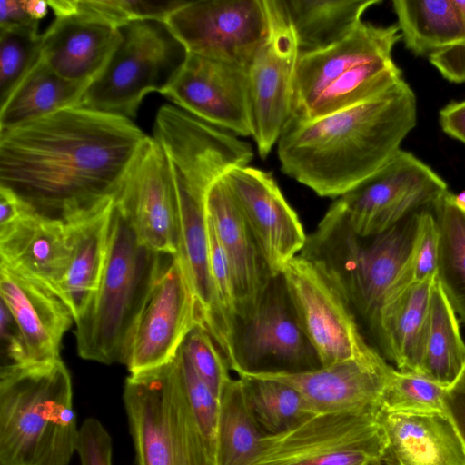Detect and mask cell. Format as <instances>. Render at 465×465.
I'll list each match as a JSON object with an SVG mask.
<instances>
[{
  "label": "cell",
  "instance_id": "36",
  "mask_svg": "<svg viewBox=\"0 0 465 465\" xmlns=\"http://www.w3.org/2000/svg\"><path fill=\"white\" fill-rule=\"evenodd\" d=\"M38 21L0 27V104L41 57Z\"/></svg>",
  "mask_w": 465,
  "mask_h": 465
},
{
  "label": "cell",
  "instance_id": "49",
  "mask_svg": "<svg viewBox=\"0 0 465 465\" xmlns=\"http://www.w3.org/2000/svg\"><path fill=\"white\" fill-rule=\"evenodd\" d=\"M27 15L35 21L42 19L47 13V1L22 0Z\"/></svg>",
  "mask_w": 465,
  "mask_h": 465
},
{
  "label": "cell",
  "instance_id": "23",
  "mask_svg": "<svg viewBox=\"0 0 465 465\" xmlns=\"http://www.w3.org/2000/svg\"><path fill=\"white\" fill-rule=\"evenodd\" d=\"M0 265L58 296L71 255L66 224L60 219L27 213L0 229Z\"/></svg>",
  "mask_w": 465,
  "mask_h": 465
},
{
  "label": "cell",
  "instance_id": "30",
  "mask_svg": "<svg viewBox=\"0 0 465 465\" xmlns=\"http://www.w3.org/2000/svg\"><path fill=\"white\" fill-rule=\"evenodd\" d=\"M406 47L428 58L465 40V16L456 0H394Z\"/></svg>",
  "mask_w": 465,
  "mask_h": 465
},
{
  "label": "cell",
  "instance_id": "33",
  "mask_svg": "<svg viewBox=\"0 0 465 465\" xmlns=\"http://www.w3.org/2000/svg\"><path fill=\"white\" fill-rule=\"evenodd\" d=\"M402 80L401 70L392 56L361 64L334 81L295 119H312L361 104Z\"/></svg>",
  "mask_w": 465,
  "mask_h": 465
},
{
  "label": "cell",
  "instance_id": "19",
  "mask_svg": "<svg viewBox=\"0 0 465 465\" xmlns=\"http://www.w3.org/2000/svg\"><path fill=\"white\" fill-rule=\"evenodd\" d=\"M273 277L303 249L307 235L273 176L250 165L223 176Z\"/></svg>",
  "mask_w": 465,
  "mask_h": 465
},
{
  "label": "cell",
  "instance_id": "50",
  "mask_svg": "<svg viewBox=\"0 0 465 465\" xmlns=\"http://www.w3.org/2000/svg\"><path fill=\"white\" fill-rule=\"evenodd\" d=\"M453 203L460 211L465 213V191L453 194Z\"/></svg>",
  "mask_w": 465,
  "mask_h": 465
},
{
  "label": "cell",
  "instance_id": "48",
  "mask_svg": "<svg viewBox=\"0 0 465 465\" xmlns=\"http://www.w3.org/2000/svg\"><path fill=\"white\" fill-rule=\"evenodd\" d=\"M32 20L27 15L22 0L0 1V27L23 25Z\"/></svg>",
  "mask_w": 465,
  "mask_h": 465
},
{
  "label": "cell",
  "instance_id": "16",
  "mask_svg": "<svg viewBox=\"0 0 465 465\" xmlns=\"http://www.w3.org/2000/svg\"><path fill=\"white\" fill-rule=\"evenodd\" d=\"M114 207L133 228L139 242L152 252L176 256L180 211L168 158L148 137L125 176Z\"/></svg>",
  "mask_w": 465,
  "mask_h": 465
},
{
  "label": "cell",
  "instance_id": "11",
  "mask_svg": "<svg viewBox=\"0 0 465 465\" xmlns=\"http://www.w3.org/2000/svg\"><path fill=\"white\" fill-rule=\"evenodd\" d=\"M268 29L247 67L252 134L265 159L292 114L300 56L293 28L280 0H264Z\"/></svg>",
  "mask_w": 465,
  "mask_h": 465
},
{
  "label": "cell",
  "instance_id": "4",
  "mask_svg": "<svg viewBox=\"0 0 465 465\" xmlns=\"http://www.w3.org/2000/svg\"><path fill=\"white\" fill-rule=\"evenodd\" d=\"M420 213L365 242L335 201L299 254L327 272L367 328L409 260Z\"/></svg>",
  "mask_w": 465,
  "mask_h": 465
},
{
  "label": "cell",
  "instance_id": "8",
  "mask_svg": "<svg viewBox=\"0 0 465 465\" xmlns=\"http://www.w3.org/2000/svg\"><path fill=\"white\" fill-rule=\"evenodd\" d=\"M379 415L312 414L286 430L262 435L249 465H378L388 446Z\"/></svg>",
  "mask_w": 465,
  "mask_h": 465
},
{
  "label": "cell",
  "instance_id": "40",
  "mask_svg": "<svg viewBox=\"0 0 465 465\" xmlns=\"http://www.w3.org/2000/svg\"><path fill=\"white\" fill-rule=\"evenodd\" d=\"M181 349L197 375L220 399L225 385L232 379L230 366L207 330L194 327L185 338Z\"/></svg>",
  "mask_w": 465,
  "mask_h": 465
},
{
  "label": "cell",
  "instance_id": "24",
  "mask_svg": "<svg viewBox=\"0 0 465 465\" xmlns=\"http://www.w3.org/2000/svg\"><path fill=\"white\" fill-rule=\"evenodd\" d=\"M121 41L118 28L79 12L56 16L42 34L41 59L61 77L89 85Z\"/></svg>",
  "mask_w": 465,
  "mask_h": 465
},
{
  "label": "cell",
  "instance_id": "41",
  "mask_svg": "<svg viewBox=\"0 0 465 465\" xmlns=\"http://www.w3.org/2000/svg\"><path fill=\"white\" fill-rule=\"evenodd\" d=\"M187 399L205 439L215 451L219 399L197 375L182 349L176 355Z\"/></svg>",
  "mask_w": 465,
  "mask_h": 465
},
{
  "label": "cell",
  "instance_id": "20",
  "mask_svg": "<svg viewBox=\"0 0 465 465\" xmlns=\"http://www.w3.org/2000/svg\"><path fill=\"white\" fill-rule=\"evenodd\" d=\"M1 302L9 310L18 332V364L60 359L64 335L74 318L54 293L0 265Z\"/></svg>",
  "mask_w": 465,
  "mask_h": 465
},
{
  "label": "cell",
  "instance_id": "26",
  "mask_svg": "<svg viewBox=\"0 0 465 465\" xmlns=\"http://www.w3.org/2000/svg\"><path fill=\"white\" fill-rule=\"evenodd\" d=\"M436 278L413 283L385 301L367 327L380 353L400 371L420 372Z\"/></svg>",
  "mask_w": 465,
  "mask_h": 465
},
{
  "label": "cell",
  "instance_id": "7",
  "mask_svg": "<svg viewBox=\"0 0 465 465\" xmlns=\"http://www.w3.org/2000/svg\"><path fill=\"white\" fill-rule=\"evenodd\" d=\"M121 41L77 106L134 118L143 97L171 84L187 51L165 21L139 20L120 26Z\"/></svg>",
  "mask_w": 465,
  "mask_h": 465
},
{
  "label": "cell",
  "instance_id": "44",
  "mask_svg": "<svg viewBox=\"0 0 465 465\" xmlns=\"http://www.w3.org/2000/svg\"><path fill=\"white\" fill-rule=\"evenodd\" d=\"M465 16V1L456 0ZM441 75L453 83L465 82V40L429 57Z\"/></svg>",
  "mask_w": 465,
  "mask_h": 465
},
{
  "label": "cell",
  "instance_id": "5",
  "mask_svg": "<svg viewBox=\"0 0 465 465\" xmlns=\"http://www.w3.org/2000/svg\"><path fill=\"white\" fill-rule=\"evenodd\" d=\"M172 256L142 245L114 207L107 259L97 292L75 322L78 355L102 364L123 363L134 325Z\"/></svg>",
  "mask_w": 465,
  "mask_h": 465
},
{
  "label": "cell",
  "instance_id": "42",
  "mask_svg": "<svg viewBox=\"0 0 465 465\" xmlns=\"http://www.w3.org/2000/svg\"><path fill=\"white\" fill-rule=\"evenodd\" d=\"M210 266L216 302L233 346L238 322L233 282L223 249L208 217Z\"/></svg>",
  "mask_w": 465,
  "mask_h": 465
},
{
  "label": "cell",
  "instance_id": "28",
  "mask_svg": "<svg viewBox=\"0 0 465 465\" xmlns=\"http://www.w3.org/2000/svg\"><path fill=\"white\" fill-rule=\"evenodd\" d=\"M301 54L328 48L349 36L381 0H280Z\"/></svg>",
  "mask_w": 465,
  "mask_h": 465
},
{
  "label": "cell",
  "instance_id": "38",
  "mask_svg": "<svg viewBox=\"0 0 465 465\" xmlns=\"http://www.w3.org/2000/svg\"><path fill=\"white\" fill-rule=\"evenodd\" d=\"M432 209L421 211L411 253L383 302L413 283L437 277L440 236Z\"/></svg>",
  "mask_w": 465,
  "mask_h": 465
},
{
  "label": "cell",
  "instance_id": "34",
  "mask_svg": "<svg viewBox=\"0 0 465 465\" xmlns=\"http://www.w3.org/2000/svg\"><path fill=\"white\" fill-rule=\"evenodd\" d=\"M439 229L437 279L450 304L465 324V213L447 192L433 206Z\"/></svg>",
  "mask_w": 465,
  "mask_h": 465
},
{
  "label": "cell",
  "instance_id": "1",
  "mask_svg": "<svg viewBox=\"0 0 465 465\" xmlns=\"http://www.w3.org/2000/svg\"><path fill=\"white\" fill-rule=\"evenodd\" d=\"M148 137L131 119L64 108L0 133V188L64 222L114 200Z\"/></svg>",
  "mask_w": 465,
  "mask_h": 465
},
{
  "label": "cell",
  "instance_id": "27",
  "mask_svg": "<svg viewBox=\"0 0 465 465\" xmlns=\"http://www.w3.org/2000/svg\"><path fill=\"white\" fill-rule=\"evenodd\" d=\"M379 419L392 465H465V448L446 413L381 411Z\"/></svg>",
  "mask_w": 465,
  "mask_h": 465
},
{
  "label": "cell",
  "instance_id": "21",
  "mask_svg": "<svg viewBox=\"0 0 465 465\" xmlns=\"http://www.w3.org/2000/svg\"><path fill=\"white\" fill-rule=\"evenodd\" d=\"M206 210L229 265L238 321L246 320L273 275L222 177L209 190Z\"/></svg>",
  "mask_w": 465,
  "mask_h": 465
},
{
  "label": "cell",
  "instance_id": "29",
  "mask_svg": "<svg viewBox=\"0 0 465 465\" xmlns=\"http://www.w3.org/2000/svg\"><path fill=\"white\" fill-rule=\"evenodd\" d=\"M87 86L61 77L40 57L0 104V133L77 106Z\"/></svg>",
  "mask_w": 465,
  "mask_h": 465
},
{
  "label": "cell",
  "instance_id": "15",
  "mask_svg": "<svg viewBox=\"0 0 465 465\" xmlns=\"http://www.w3.org/2000/svg\"><path fill=\"white\" fill-rule=\"evenodd\" d=\"M180 211V242L176 256L197 302L203 326L211 334L229 365L233 346L220 313L210 266V237L206 200L216 181L207 166L184 163L172 170Z\"/></svg>",
  "mask_w": 465,
  "mask_h": 465
},
{
  "label": "cell",
  "instance_id": "13",
  "mask_svg": "<svg viewBox=\"0 0 465 465\" xmlns=\"http://www.w3.org/2000/svg\"><path fill=\"white\" fill-rule=\"evenodd\" d=\"M165 23L188 54L245 69L268 29L264 0L186 1Z\"/></svg>",
  "mask_w": 465,
  "mask_h": 465
},
{
  "label": "cell",
  "instance_id": "10",
  "mask_svg": "<svg viewBox=\"0 0 465 465\" xmlns=\"http://www.w3.org/2000/svg\"><path fill=\"white\" fill-rule=\"evenodd\" d=\"M281 274L322 367L353 358L370 346L348 298L319 263L298 254Z\"/></svg>",
  "mask_w": 465,
  "mask_h": 465
},
{
  "label": "cell",
  "instance_id": "14",
  "mask_svg": "<svg viewBox=\"0 0 465 465\" xmlns=\"http://www.w3.org/2000/svg\"><path fill=\"white\" fill-rule=\"evenodd\" d=\"M202 320L178 256L169 258L156 279L131 334L123 364L130 375L172 362Z\"/></svg>",
  "mask_w": 465,
  "mask_h": 465
},
{
  "label": "cell",
  "instance_id": "3",
  "mask_svg": "<svg viewBox=\"0 0 465 465\" xmlns=\"http://www.w3.org/2000/svg\"><path fill=\"white\" fill-rule=\"evenodd\" d=\"M79 430L61 359L1 366L0 465H69Z\"/></svg>",
  "mask_w": 465,
  "mask_h": 465
},
{
  "label": "cell",
  "instance_id": "6",
  "mask_svg": "<svg viewBox=\"0 0 465 465\" xmlns=\"http://www.w3.org/2000/svg\"><path fill=\"white\" fill-rule=\"evenodd\" d=\"M123 401L136 465H217L189 404L176 358L129 374Z\"/></svg>",
  "mask_w": 465,
  "mask_h": 465
},
{
  "label": "cell",
  "instance_id": "43",
  "mask_svg": "<svg viewBox=\"0 0 465 465\" xmlns=\"http://www.w3.org/2000/svg\"><path fill=\"white\" fill-rule=\"evenodd\" d=\"M112 438L96 418L89 417L80 425L76 454L81 465H112Z\"/></svg>",
  "mask_w": 465,
  "mask_h": 465
},
{
  "label": "cell",
  "instance_id": "35",
  "mask_svg": "<svg viewBox=\"0 0 465 465\" xmlns=\"http://www.w3.org/2000/svg\"><path fill=\"white\" fill-rule=\"evenodd\" d=\"M258 423L276 433L312 415L303 397L292 387L272 380L241 375Z\"/></svg>",
  "mask_w": 465,
  "mask_h": 465
},
{
  "label": "cell",
  "instance_id": "46",
  "mask_svg": "<svg viewBox=\"0 0 465 465\" xmlns=\"http://www.w3.org/2000/svg\"><path fill=\"white\" fill-rule=\"evenodd\" d=\"M439 119L444 133L465 143V100L445 105Z\"/></svg>",
  "mask_w": 465,
  "mask_h": 465
},
{
  "label": "cell",
  "instance_id": "17",
  "mask_svg": "<svg viewBox=\"0 0 465 465\" xmlns=\"http://www.w3.org/2000/svg\"><path fill=\"white\" fill-rule=\"evenodd\" d=\"M394 368L370 345L357 356L335 364L301 371L239 374L284 383L297 391L312 414L345 411L381 412L383 392Z\"/></svg>",
  "mask_w": 465,
  "mask_h": 465
},
{
  "label": "cell",
  "instance_id": "9",
  "mask_svg": "<svg viewBox=\"0 0 465 465\" xmlns=\"http://www.w3.org/2000/svg\"><path fill=\"white\" fill-rule=\"evenodd\" d=\"M446 183L412 153L400 150L377 172L337 198L353 231L371 238L431 208Z\"/></svg>",
  "mask_w": 465,
  "mask_h": 465
},
{
  "label": "cell",
  "instance_id": "18",
  "mask_svg": "<svg viewBox=\"0 0 465 465\" xmlns=\"http://www.w3.org/2000/svg\"><path fill=\"white\" fill-rule=\"evenodd\" d=\"M162 94L177 107L217 128L252 136L247 70L188 54Z\"/></svg>",
  "mask_w": 465,
  "mask_h": 465
},
{
  "label": "cell",
  "instance_id": "12",
  "mask_svg": "<svg viewBox=\"0 0 465 465\" xmlns=\"http://www.w3.org/2000/svg\"><path fill=\"white\" fill-rule=\"evenodd\" d=\"M233 371H301L321 366L291 303L282 274L270 282L253 313L239 320Z\"/></svg>",
  "mask_w": 465,
  "mask_h": 465
},
{
  "label": "cell",
  "instance_id": "45",
  "mask_svg": "<svg viewBox=\"0 0 465 465\" xmlns=\"http://www.w3.org/2000/svg\"><path fill=\"white\" fill-rule=\"evenodd\" d=\"M444 410L465 448V364L455 381L446 388Z\"/></svg>",
  "mask_w": 465,
  "mask_h": 465
},
{
  "label": "cell",
  "instance_id": "32",
  "mask_svg": "<svg viewBox=\"0 0 465 465\" xmlns=\"http://www.w3.org/2000/svg\"><path fill=\"white\" fill-rule=\"evenodd\" d=\"M262 437L244 381L232 378L219 399L217 465H249Z\"/></svg>",
  "mask_w": 465,
  "mask_h": 465
},
{
  "label": "cell",
  "instance_id": "31",
  "mask_svg": "<svg viewBox=\"0 0 465 465\" xmlns=\"http://www.w3.org/2000/svg\"><path fill=\"white\" fill-rule=\"evenodd\" d=\"M465 364L457 314L436 278L431 290L423 358L419 374L450 386Z\"/></svg>",
  "mask_w": 465,
  "mask_h": 465
},
{
  "label": "cell",
  "instance_id": "22",
  "mask_svg": "<svg viewBox=\"0 0 465 465\" xmlns=\"http://www.w3.org/2000/svg\"><path fill=\"white\" fill-rule=\"evenodd\" d=\"M401 38L397 25L379 26L361 22L341 42L298 59L291 118H298L334 81L353 67L375 59L392 56Z\"/></svg>",
  "mask_w": 465,
  "mask_h": 465
},
{
  "label": "cell",
  "instance_id": "39",
  "mask_svg": "<svg viewBox=\"0 0 465 465\" xmlns=\"http://www.w3.org/2000/svg\"><path fill=\"white\" fill-rule=\"evenodd\" d=\"M185 2L184 0H76V10L119 28L139 20L165 21Z\"/></svg>",
  "mask_w": 465,
  "mask_h": 465
},
{
  "label": "cell",
  "instance_id": "25",
  "mask_svg": "<svg viewBox=\"0 0 465 465\" xmlns=\"http://www.w3.org/2000/svg\"><path fill=\"white\" fill-rule=\"evenodd\" d=\"M114 200L64 221L71 245L69 265L58 289L59 298L78 322L98 291L112 228Z\"/></svg>",
  "mask_w": 465,
  "mask_h": 465
},
{
  "label": "cell",
  "instance_id": "2",
  "mask_svg": "<svg viewBox=\"0 0 465 465\" xmlns=\"http://www.w3.org/2000/svg\"><path fill=\"white\" fill-rule=\"evenodd\" d=\"M416 122V96L404 79L346 109L291 118L277 142L281 170L321 197L339 198L397 153Z\"/></svg>",
  "mask_w": 465,
  "mask_h": 465
},
{
  "label": "cell",
  "instance_id": "47",
  "mask_svg": "<svg viewBox=\"0 0 465 465\" xmlns=\"http://www.w3.org/2000/svg\"><path fill=\"white\" fill-rule=\"evenodd\" d=\"M14 194L0 188V229L5 228L30 213Z\"/></svg>",
  "mask_w": 465,
  "mask_h": 465
},
{
  "label": "cell",
  "instance_id": "37",
  "mask_svg": "<svg viewBox=\"0 0 465 465\" xmlns=\"http://www.w3.org/2000/svg\"><path fill=\"white\" fill-rule=\"evenodd\" d=\"M446 388L420 374L394 369L381 398V411L445 413Z\"/></svg>",
  "mask_w": 465,
  "mask_h": 465
}]
</instances>
